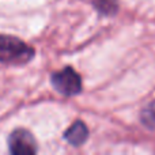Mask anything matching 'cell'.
<instances>
[{"label":"cell","mask_w":155,"mask_h":155,"mask_svg":"<svg viewBox=\"0 0 155 155\" xmlns=\"http://www.w3.org/2000/svg\"><path fill=\"white\" fill-rule=\"evenodd\" d=\"M34 56V49L12 35H0V61L5 64H25Z\"/></svg>","instance_id":"6da1fadb"},{"label":"cell","mask_w":155,"mask_h":155,"mask_svg":"<svg viewBox=\"0 0 155 155\" xmlns=\"http://www.w3.org/2000/svg\"><path fill=\"white\" fill-rule=\"evenodd\" d=\"M52 84L59 93L64 95H75L82 90V79L76 71H74L71 67H67L63 71L53 74Z\"/></svg>","instance_id":"7a4b0ae2"},{"label":"cell","mask_w":155,"mask_h":155,"mask_svg":"<svg viewBox=\"0 0 155 155\" xmlns=\"http://www.w3.org/2000/svg\"><path fill=\"white\" fill-rule=\"evenodd\" d=\"M8 147L14 155H31L37 153V143L26 129H16L8 137Z\"/></svg>","instance_id":"3957f363"},{"label":"cell","mask_w":155,"mask_h":155,"mask_svg":"<svg viewBox=\"0 0 155 155\" xmlns=\"http://www.w3.org/2000/svg\"><path fill=\"white\" fill-rule=\"evenodd\" d=\"M64 137L67 142H70L72 146H80L86 142L88 137V129L82 121H76L74 123L70 128L65 131Z\"/></svg>","instance_id":"277c9868"},{"label":"cell","mask_w":155,"mask_h":155,"mask_svg":"<svg viewBox=\"0 0 155 155\" xmlns=\"http://www.w3.org/2000/svg\"><path fill=\"white\" fill-rule=\"evenodd\" d=\"M142 121L146 127H148L150 129H154L155 131V101L151 102L150 105H147L143 109Z\"/></svg>","instance_id":"5b68a950"},{"label":"cell","mask_w":155,"mask_h":155,"mask_svg":"<svg viewBox=\"0 0 155 155\" xmlns=\"http://www.w3.org/2000/svg\"><path fill=\"white\" fill-rule=\"evenodd\" d=\"M97 7L102 12H114L116 10V4L113 0H101L99 3H97Z\"/></svg>","instance_id":"8992f818"}]
</instances>
